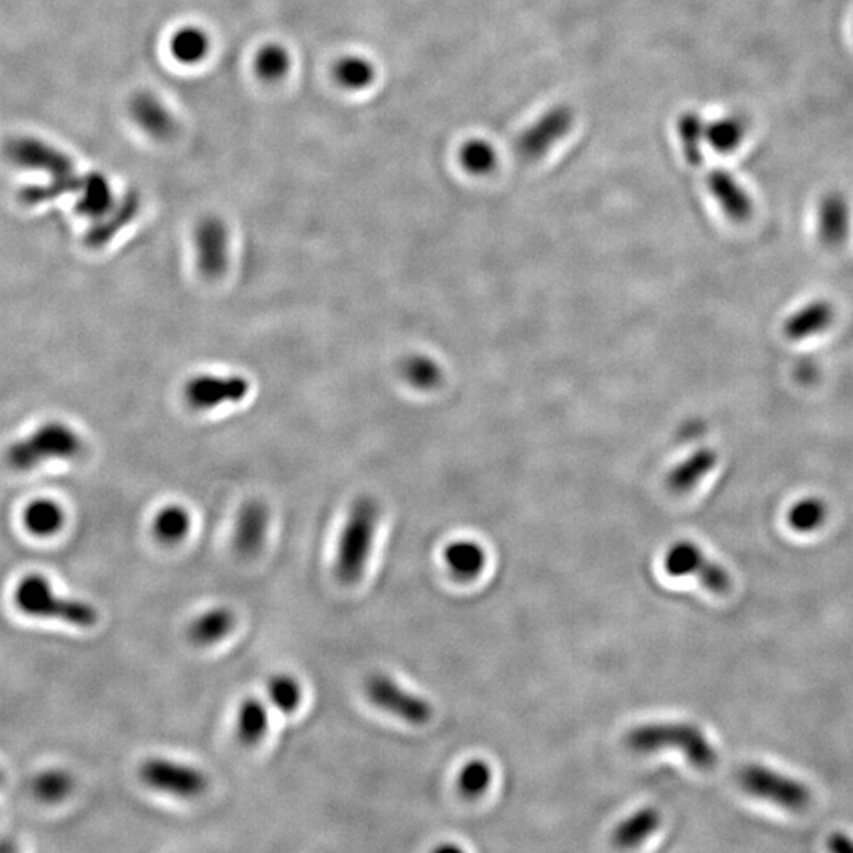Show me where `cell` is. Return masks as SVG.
I'll list each match as a JSON object with an SVG mask.
<instances>
[{
	"mask_svg": "<svg viewBox=\"0 0 853 853\" xmlns=\"http://www.w3.org/2000/svg\"><path fill=\"white\" fill-rule=\"evenodd\" d=\"M78 194L76 212L81 213V215L98 220L113 209L114 194L112 186L98 172L84 176L83 186H81Z\"/></svg>",
	"mask_w": 853,
	"mask_h": 853,
	"instance_id": "24",
	"label": "cell"
},
{
	"mask_svg": "<svg viewBox=\"0 0 853 853\" xmlns=\"http://www.w3.org/2000/svg\"><path fill=\"white\" fill-rule=\"evenodd\" d=\"M830 849L831 851L836 852H852L853 841L847 840V838L842 836V834H836V836H833L830 840Z\"/></svg>",
	"mask_w": 853,
	"mask_h": 853,
	"instance_id": "39",
	"label": "cell"
},
{
	"mask_svg": "<svg viewBox=\"0 0 853 853\" xmlns=\"http://www.w3.org/2000/svg\"><path fill=\"white\" fill-rule=\"evenodd\" d=\"M664 566L671 576L696 577L712 593L726 594L730 590L729 572L718 562L709 560L704 550L689 540L674 544L665 555Z\"/></svg>",
	"mask_w": 853,
	"mask_h": 853,
	"instance_id": "7",
	"label": "cell"
},
{
	"mask_svg": "<svg viewBox=\"0 0 853 853\" xmlns=\"http://www.w3.org/2000/svg\"><path fill=\"white\" fill-rule=\"evenodd\" d=\"M236 626V615L228 607H213L194 618L187 629V638L198 646L215 645Z\"/></svg>",
	"mask_w": 853,
	"mask_h": 853,
	"instance_id": "20",
	"label": "cell"
},
{
	"mask_svg": "<svg viewBox=\"0 0 853 853\" xmlns=\"http://www.w3.org/2000/svg\"><path fill=\"white\" fill-rule=\"evenodd\" d=\"M191 528V517L186 507L169 505L161 507L152 522L154 536L165 546H176L187 538Z\"/></svg>",
	"mask_w": 853,
	"mask_h": 853,
	"instance_id": "28",
	"label": "cell"
},
{
	"mask_svg": "<svg viewBox=\"0 0 853 853\" xmlns=\"http://www.w3.org/2000/svg\"><path fill=\"white\" fill-rule=\"evenodd\" d=\"M707 124L697 113H685L678 120V135L687 164L698 165L707 143Z\"/></svg>",
	"mask_w": 853,
	"mask_h": 853,
	"instance_id": "34",
	"label": "cell"
},
{
	"mask_svg": "<svg viewBox=\"0 0 853 853\" xmlns=\"http://www.w3.org/2000/svg\"><path fill=\"white\" fill-rule=\"evenodd\" d=\"M83 178L73 175L64 179H50L45 186L25 187L20 191V200L25 206H39L61 198L62 194L78 193Z\"/></svg>",
	"mask_w": 853,
	"mask_h": 853,
	"instance_id": "35",
	"label": "cell"
},
{
	"mask_svg": "<svg viewBox=\"0 0 853 853\" xmlns=\"http://www.w3.org/2000/svg\"><path fill=\"white\" fill-rule=\"evenodd\" d=\"M83 452L78 433L64 422H46L7 451V462L14 470L29 472L50 461H67Z\"/></svg>",
	"mask_w": 853,
	"mask_h": 853,
	"instance_id": "3",
	"label": "cell"
},
{
	"mask_svg": "<svg viewBox=\"0 0 853 853\" xmlns=\"http://www.w3.org/2000/svg\"><path fill=\"white\" fill-rule=\"evenodd\" d=\"M330 75L340 89L362 92L369 89L375 83L377 69L367 57L359 54H345L334 62Z\"/></svg>",
	"mask_w": 853,
	"mask_h": 853,
	"instance_id": "22",
	"label": "cell"
},
{
	"mask_svg": "<svg viewBox=\"0 0 853 853\" xmlns=\"http://www.w3.org/2000/svg\"><path fill=\"white\" fill-rule=\"evenodd\" d=\"M270 509L264 503L249 502L239 510L234 529V549L241 557H255L266 543Z\"/></svg>",
	"mask_w": 853,
	"mask_h": 853,
	"instance_id": "13",
	"label": "cell"
},
{
	"mask_svg": "<svg viewBox=\"0 0 853 853\" xmlns=\"http://www.w3.org/2000/svg\"><path fill=\"white\" fill-rule=\"evenodd\" d=\"M292 54L281 43H266L260 46L253 56V72L263 83H282L292 72Z\"/></svg>",
	"mask_w": 853,
	"mask_h": 853,
	"instance_id": "25",
	"label": "cell"
},
{
	"mask_svg": "<svg viewBox=\"0 0 853 853\" xmlns=\"http://www.w3.org/2000/svg\"><path fill=\"white\" fill-rule=\"evenodd\" d=\"M629 749L649 754L663 749H678L698 770H712L718 762V752L707 735L689 723H653L635 727L626 735Z\"/></svg>",
	"mask_w": 853,
	"mask_h": 853,
	"instance_id": "1",
	"label": "cell"
},
{
	"mask_svg": "<svg viewBox=\"0 0 853 853\" xmlns=\"http://www.w3.org/2000/svg\"><path fill=\"white\" fill-rule=\"evenodd\" d=\"M709 193L718 202L720 211L731 222L741 223L751 217L752 201L748 191L726 169H713L708 175Z\"/></svg>",
	"mask_w": 853,
	"mask_h": 853,
	"instance_id": "15",
	"label": "cell"
},
{
	"mask_svg": "<svg viewBox=\"0 0 853 853\" xmlns=\"http://www.w3.org/2000/svg\"><path fill=\"white\" fill-rule=\"evenodd\" d=\"M661 814L654 808H643L631 818L623 820L613 831V844L621 849H631L642 844L660 829Z\"/></svg>",
	"mask_w": 853,
	"mask_h": 853,
	"instance_id": "26",
	"label": "cell"
},
{
	"mask_svg": "<svg viewBox=\"0 0 853 853\" xmlns=\"http://www.w3.org/2000/svg\"><path fill=\"white\" fill-rule=\"evenodd\" d=\"M833 304L825 299H815L801 305L784 319L782 334L787 340L803 341L825 333L834 322Z\"/></svg>",
	"mask_w": 853,
	"mask_h": 853,
	"instance_id": "16",
	"label": "cell"
},
{
	"mask_svg": "<svg viewBox=\"0 0 853 853\" xmlns=\"http://www.w3.org/2000/svg\"><path fill=\"white\" fill-rule=\"evenodd\" d=\"M136 125L152 138L164 139L175 131V117L160 98L149 92L136 95L130 103Z\"/></svg>",
	"mask_w": 853,
	"mask_h": 853,
	"instance_id": "17",
	"label": "cell"
},
{
	"mask_svg": "<svg viewBox=\"0 0 853 853\" xmlns=\"http://www.w3.org/2000/svg\"><path fill=\"white\" fill-rule=\"evenodd\" d=\"M270 727V713L263 701L249 697L238 713V738L244 746H255L263 740Z\"/></svg>",
	"mask_w": 853,
	"mask_h": 853,
	"instance_id": "27",
	"label": "cell"
},
{
	"mask_svg": "<svg viewBox=\"0 0 853 853\" xmlns=\"http://www.w3.org/2000/svg\"><path fill=\"white\" fill-rule=\"evenodd\" d=\"M211 36L200 25L187 24L176 29L169 39L172 61L186 67L200 65L211 54Z\"/></svg>",
	"mask_w": 853,
	"mask_h": 853,
	"instance_id": "18",
	"label": "cell"
},
{
	"mask_svg": "<svg viewBox=\"0 0 853 853\" xmlns=\"http://www.w3.org/2000/svg\"><path fill=\"white\" fill-rule=\"evenodd\" d=\"M572 124L571 112L566 108H554L531 125L518 141L522 156L536 158L546 154L558 139L568 134Z\"/></svg>",
	"mask_w": 853,
	"mask_h": 853,
	"instance_id": "12",
	"label": "cell"
},
{
	"mask_svg": "<svg viewBox=\"0 0 853 853\" xmlns=\"http://www.w3.org/2000/svg\"><path fill=\"white\" fill-rule=\"evenodd\" d=\"M139 778L150 789L179 798L201 797L209 786L208 776L198 768L160 757L147 759L139 767Z\"/></svg>",
	"mask_w": 853,
	"mask_h": 853,
	"instance_id": "6",
	"label": "cell"
},
{
	"mask_svg": "<svg viewBox=\"0 0 853 853\" xmlns=\"http://www.w3.org/2000/svg\"><path fill=\"white\" fill-rule=\"evenodd\" d=\"M380 513V506L370 496H360L349 509L336 558V576L341 583L352 585L362 579Z\"/></svg>",
	"mask_w": 853,
	"mask_h": 853,
	"instance_id": "2",
	"label": "cell"
},
{
	"mask_svg": "<svg viewBox=\"0 0 853 853\" xmlns=\"http://www.w3.org/2000/svg\"><path fill=\"white\" fill-rule=\"evenodd\" d=\"M829 517L825 503L815 496L798 499L787 513V524L798 533H812L822 527Z\"/></svg>",
	"mask_w": 853,
	"mask_h": 853,
	"instance_id": "33",
	"label": "cell"
},
{
	"mask_svg": "<svg viewBox=\"0 0 853 853\" xmlns=\"http://www.w3.org/2000/svg\"><path fill=\"white\" fill-rule=\"evenodd\" d=\"M3 152L17 167L46 172L50 179H64L75 175V167L67 154L34 136L10 139L3 147Z\"/></svg>",
	"mask_w": 853,
	"mask_h": 853,
	"instance_id": "8",
	"label": "cell"
},
{
	"mask_svg": "<svg viewBox=\"0 0 853 853\" xmlns=\"http://www.w3.org/2000/svg\"><path fill=\"white\" fill-rule=\"evenodd\" d=\"M818 234L825 248L838 249L845 244L851 234V208L844 194L831 191L820 201Z\"/></svg>",
	"mask_w": 853,
	"mask_h": 853,
	"instance_id": "14",
	"label": "cell"
},
{
	"mask_svg": "<svg viewBox=\"0 0 853 853\" xmlns=\"http://www.w3.org/2000/svg\"><path fill=\"white\" fill-rule=\"evenodd\" d=\"M64 510L51 499H36L24 513V524L36 536H50L64 525Z\"/></svg>",
	"mask_w": 853,
	"mask_h": 853,
	"instance_id": "32",
	"label": "cell"
},
{
	"mask_svg": "<svg viewBox=\"0 0 853 853\" xmlns=\"http://www.w3.org/2000/svg\"><path fill=\"white\" fill-rule=\"evenodd\" d=\"M492 782L491 765L484 760H472L459 773V792L465 798H477L485 793Z\"/></svg>",
	"mask_w": 853,
	"mask_h": 853,
	"instance_id": "37",
	"label": "cell"
},
{
	"mask_svg": "<svg viewBox=\"0 0 853 853\" xmlns=\"http://www.w3.org/2000/svg\"><path fill=\"white\" fill-rule=\"evenodd\" d=\"M136 212H138V198L135 194L134 197L128 194L119 204L113 206L112 211L103 215L102 219H98L89 228L84 241H86L91 249H102L103 245L108 244L120 230H124L134 220Z\"/></svg>",
	"mask_w": 853,
	"mask_h": 853,
	"instance_id": "21",
	"label": "cell"
},
{
	"mask_svg": "<svg viewBox=\"0 0 853 853\" xmlns=\"http://www.w3.org/2000/svg\"><path fill=\"white\" fill-rule=\"evenodd\" d=\"M459 161L463 171L481 178L494 171L498 165V152L492 143L483 138H472L463 143L459 149Z\"/></svg>",
	"mask_w": 853,
	"mask_h": 853,
	"instance_id": "29",
	"label": "cell"
},
{
	"mask_svg": "<svg viewBox=\"0 0 853 853\" xmlns=\"http://www.w3.org/2000/svg\"><path fill=\"white\" fill-rule=\"evenodd\" d=\"M718 465V454L709 447L694 451L668 473L667 484L675 494H687Z\"/></svg>",
	"mask_w": 853,
	"mask_h": 853,
	"instance_id": "19",
	"label": "cell"
},
{
	"mask_svg": "<svg viewBox=\"0 0 853 853\" xmlns=\"http://www.w3.org/2000/svg\"><path fill=\"white\" fill-rule=\"evenodd\" d=\"M72 776L61 770L45 771L35 779L34 790L36 797L45 801H57L67 797L72 790Z\"/></svg>",
	"mask_w": 853,
	"mask_h": 853,
	"instance_id": "38",
	"label": "cell"
},
{
	"mask_svg": "<svg viewBox=\"0 0 853 853\" xmlns=\"http://www.w3.org/2000/svg\"><path fill=\"white\" fill-rule=\"evenodd\" d=\"M2 782H3V775H2V771H0V784H2Z\"/></svg>",
	"mask_w": 853,
	"mask_h": 853,
	"instance_id": "40",
	"label": "cell"
},
{
	"mask_svg": "<svg viewBox=\"0 0 853 853\" xmlns=\"http://www.w3.org/2000/svg\"><path fill=\"white\" fill-rule=\"evenodd\" d=\"M366 694L378 708L415 726L429 723L432 718L433 708L425 698L408 693L388 675H370L366 682Z\"/></svg>",
	"mask_w": 853,
	"mask_h": 853,
	"instance_id": "9",
	"label": "cell"
},
{
	"mask_svg": "<svg viewBox=\"0 0 853 853\" xmlns=\"http://www.w3.org/2000/svg\"><path fill=\"white\" fill-rule=\"evenodd\" d=\"M249 391L250 382L238 375L234 377L201 375L187 382L186 399L197 410H212L222 404L241 402Z\"/></svg>",
	"mask_w": 853,
	"mask_h": 853,
	"instance_id": "11",
	"label": "cell"
},
{
	"mask_svg": "<svg viewBox=\"0 0 853 853\" xmlns=\"http://www.w3.org/2000/svg\"><path fill=\"white\" fill-rule=\"evenodd\" d=\"M14 601L29 615L56 618L80 628L97 623L98 612L94 607L78 599L61 598L51 590L50 583L39 576L24 579L17 588Z\"/></svg>",
	"mask_w": 853,
	"mask_h": 853,
	"instance_id": "4",
	"label": "cell"
},
{
	"mask_svg": "<svg viewBox=\"0 0 853 853\" xmlns=\"http://www.w3.org/2000/svg\"><path fill=\"white\" fill-rule=\"evenodd\" d=\"M738 784L748 796L786 811L801 812L811 807L812 793L807 784L764 765L752 764L741 768Z\"/></svg>",
	"mask_w": 853,
	"mask_h": 853,
	"instance_id": "5",
	"label": "cell"
},
{
	"mask_svg": "<svg viewBox=\"0 0 853 853\" xmlns=\"http://www.w3.org/2000/svg\"><path fill=\"white\" fill-rule=\"evenodd\" d=\"M267 697L283 715H293L301 707L303 687L292 675H275L267 683Z\"/></svg>",
	"mask_w": 853,
	"mask_h": 853,
	"instance_id": "36",
	"label": "cell"
},
{
	"mask_svg": "<svg viewBox=\"0 0 853 853\" xmlns=\"http://www.w3.org/2000/svg\"><path fill=\"white\" fill-rule=\"evenodd\" d=\"M194 249L201 274L219 278L225 274L230 261V236L225 223L217 217H206L194 230Z\"/></svg>",
	"mask_w": 853,
	"mask_h": 853,
	"instance_id": "10",
	"label": "cell"
},
{
	"mask_svg": "<svg viewBox=\"0 0 853 853\" xmlns=\"http://www.w3.org/2000/svg\"><path fill=\"white\" fill-rule=\"evenodd\" d=\"M746 135V124L737 116L719 117L707 124V145L716 152H734Z\"/></svg>",
	"mask_w": 853,
	"mask_h": 853,
	"instance_id": "31",
	"label": "cell"
},
{
	"mask_svg": "<svg viewBox=\"0 0 853 853\" xmlns=\"http://www.w3.org/2000/svg\"><path fill=\"white\" fill-rule=\"evenodd\" d=\"M485 550L474 540H455L444 549V562L459 580H473L485 568Z\"/></svg>",
	"mask_w": 853,
	"mask_h": 853,
	"instance_id": "23",
	"label": "cell"
},
{
	"mask_svg": "<svg viewBox=\"0 0 853 853\" xmlns=\"http://www.w3.org/2000/svg\"><path fill=\"white\" fill-rule=\"evenodd\" d=\"M402 375L408 385L419 391H433L444 378L440 364L426 355L408 356L402 364Z\"/></svg>",
	"mask_w": 853,
	"mask_h": 853,
	"instance_id": "30",
	"label": "cell"
}]
</instances>
